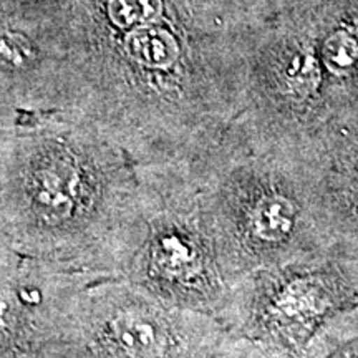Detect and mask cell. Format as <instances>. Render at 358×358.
<instances>
[{"label":"cell","mask_w":358,"mask_h":358,"mask_svg":"<svg viewBox=\"0 0 358 358\" xmlns=\"http://www.w3.org/2000/svg\"><path fill=\"white\" fill-rule=\"evenodd\" d=\"M236 279L327 249L295 150L239 122L189 161Z\"/></svg>","instance_id":"1"},{"label":"cell","mask_w":358,"mask_h":358,"mask_svg":"<svg viewBox=\"0 0 358 358\" xmlns=\"http://www.w3.org/2000/svg\"><path fill=\"white\" fill-rule=\"evenodd\" d=\"M136 173L115 275L168 306L222 324L243 280L227 266L189 161L136 166Z\"/></svg>","instance_id":"2"},{"label":"cell","mask_w":358,"mask_h":358,"mask_svg":"<svg viewBox=\"0 0 358 358\" xmlns=\"http://www.w3.org/2000/svg\"><path fill=\"white\" fill-rule=\"evenodd\" d=\"M237 338L221 322L129 282L85 289L52 340V358H219Z\"/></svg>","instance_id":"3"},{"label":"cell","mask_w":358,"mask_h":358,"mask_svg":"<svg viewBox=\"0 0 358 358\" xmlns=\"http://www.w3.org/2000/svg\"><path fill=\"white\" fill-rule=\"evenodd\" d=\"M355 307L358 259L327 248L245 277L222 324L268 350L306 358L327 327Z\"/></svg>","instance_id":"4"},{"label":"cell","mask_w":358,"mask_h":358,"mask_svg":"<svg viewBox=\"0 0 358 358\" xmlns=\"http://www.w3.org/2000/svg\"><path fill=\"white\" fill-rule=\"evenodd\" d=\"M329 248L358 259V111L294 148Z\"/></svg>","instance_id":"5"},{"label":"cell","mask_w":358,"mask_h":358,"mask_svg":"<svg viewBox=\"0 0 358 358\" xmlns=\"http://www.w3.org/2000/svg\"><path fill=\"white\" fill-rule=\"evenodd\" d=\"M219 358H289L279 352L268 350V348L249 342L243 337H237L231 343L229 348Z\"/></svg>","instance_id":"6"},{"label":"cell","mask_w":358,"mask_h":358,"mask_svg":"<svg viewBox=\"0 0 358 358\" xmlns=\"http://www.w3.org/2000/svg\"><path fill=\"white\" fill-rule=\"evenodd\" d=\"M29 48L24 38L13 34H0V62L8 65H24Z\"/></svg>","instance_id":"7"},{"label":"cell","mask_w":358,"mask_h":358,"mask_svg":"<svg viewBox=\"0 0 358 358\" xmlns=\"http://www.w3.org/2000/svg\"><path fill=\"white\" fill-rule=\"evenodd\" d=\"M268 2H271V6L274 7L275 13L279 15V13L302 10V8L313 7L317 6V3L324 2V0H268Z\"/></svg>","instance_id":"8"}]
</instances>
